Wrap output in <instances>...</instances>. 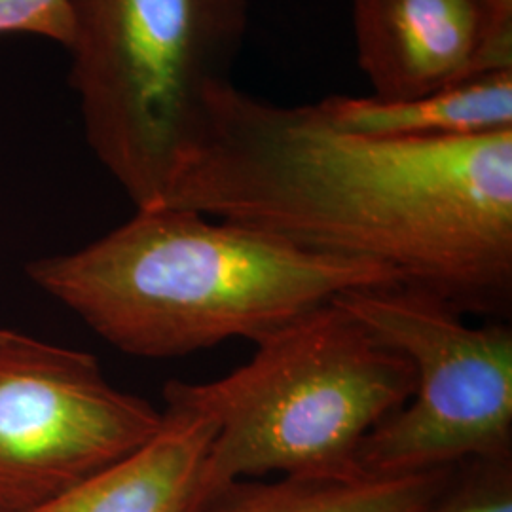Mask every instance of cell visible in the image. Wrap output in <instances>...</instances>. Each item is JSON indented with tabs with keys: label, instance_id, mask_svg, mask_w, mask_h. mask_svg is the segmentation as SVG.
I'll list each match as a JSON object with an SVG mask.
<instances>
[{
	"label": "cell",
	"instance_id": "obj_11",
	"mask_svg": "<svg viewBox=\"0 0 512 512\" xmlns=\"http://www.w3.org/2000/svg\"><path fill=\"white\" fill-rule=\"evenodd\" d=\"M421 512H512V458L461 463L448 488Z\"/></svg>",
	"mask_w": 512,
	"mask_h": 512
},
{
	"label": "cell",
	"instance_id": "obj_4",
	"mask_svg": "<svg viewBox=\"0 0 512 512\" xmlns=\"http://www.w3.org/2000/svg\"><path fill=\"white\" fill-rule=\"evenodd\" d=\"M69 82L86 141L135 211L162 207L232 80L249 0H71Z\"/></svg>",
	"mask_w": 512,
	"mask_h": 512
},
{
	"label": "cell",
	"instance_id": "obj_3",
	"mask_svg": "<svg viewBox=\"0 0 512 512\" xmlns=\"http://www.w3.org/2000/svg\"><path fill=\"white\" fill-rule=\"evenodd\" d=\"M232 374L190 384L211 414L205 505L241 480L355 478L366 435L403 408L416 372L336 300L255 342Z\"/></svg>",
	"mask_w": 512,
	"mask_h": 512
},
{
	"label": "cell",
	"instance_id": "obj_7",
	"mask_svg": "<svg viewBox=\"0 0 512 512\" xmlns=\"http://www.w3.org/2000/svg\"><path fill=\"white\" fill-rule=\"evenodd\" d=\"M357 65L385 101L512 69V10L497 0H353Z\"/></svg>",
	"mask_w": 512,
	"mask_h": 512
},
{
	"label": "cell",
	"instance_id": "obj_10",
	"mask_svg": "<svg viewBox=\"0 0 512 512\" xmlns=\"http://www.w3.org/2000/svg\"><path fill=\"white\" fill-rule=\"evenodd\" d=\"M458 467L397 476L241 480L202 512H421L448 488Z\"/></svg>",
	"mask_w": 512,
	"mask_h": 512
},
{
	"label": "cell",
	"instance_id": "obj_9",
	"mask_svg": "<svg viewBox=\"0 0 512 512\" xmlns=\"http://www.w3.org/2000/svg\"><path fill=\"white\" fill-rule=\"evenodd\" d=\"M338 128L378 137H476L512 129V69L406 101L332 95L317 103Z\"/></svg>",
	"mask_w": 512,
	"mask_h": 512
},
{
	"label": "cell",
	"instance_id": "obj_6",
	"mask_svg": "<svg viewBox=\"0 0 512 512\" xmlns=\"http://www.w3.org/2000/svg\"><path fill=\"white\" fill-rule=\"evenodd\" d=\"M162 410L97 357L0 327V509L31 512L143 446Z\"/></svg>",
	"mask_w": 512,
	"mask_h": 512
},
{
	"label": "cell",
	"instance_id": "obj_2",
	"mask_svg": "<svg viewBox=\"0 0 512 512\" xmlns=\"http://www.w3.org/2000/svg\"><path fill=\"white\" fill-rule=\"evenodd\" d=\"M25 272L107 344L143 359L258 342L340 294L401 285L385 266L315 255L173 207L139 209L107 236L35 258Z\"/></svg>",
	"mask_w": 512,
	"mask_h": 512
},
{
	"label": "cell",
	"instance_id": "obj_12",
	"mask_svg": "<svg viewBox=\"0 0 512 512\" xmlns=\"http://www.w3.org/2000/svg\"><path fill=\"white\" fill-rule=\"evenodd\" d=\"M35 35L69 48L71 0H0V35Z\"/></svg>",
	"mask_w": 512,
	"mask_h": 512
},
{
	"label": "cell",
	"instance_id": "obj_14",
	"mask_svg": "<svg viewBox=\"0 0 512 512\" xmlns=\"http://www.w3.org/2000/svg\"><path fill=\"white\" fill-rule=\"evenodd\" d=\"M0 512H8V511H4V509H0Z\"/></svg>",
	"mask_w": 512,
	"mask_h": 512
},
{
	"label": "cell",
	"instance_id": "obj_1",
	"mask_svg": "<svg viewBox=\"0 0 512 512\" xmlns=\"http://www.w3.org/2000/svg\"><path fill=\"white\" fill-rule=\"evenodd\" d=\"M162 207L385 266L463 315L511 317L512 129L363 135L317 103L279 105L228 80Z\"/></svg>",
	"mask_w": 512,
	"mask_h": 512
},
{
	"label": "cell",
	"instance_id": "obj_8",
	"mask_svg": "<svg viewBox=\"0 0 512 512\" xmlns=\"http://www.w3.org/2000/svg\"><path fill=\"white\" fill-rule=\"evenodd\" d=\"M215 433L190 384L171 380L152 439L31 512H202Z\"/></svg>",
	"mask_w": 512,
	"mask_h": 512
},
{
	"label": "cell",
	"instance_id": "obj_5",
	"mask_svg": "<svg viewBox=\"0 0 512 512\" xmlns=\"http://www.w3.org/2000/svg\"><path fill=\"white\" fill-rule=\"evenodd\" d=\"M340 306L416 372L410 401L361 442V476H397L512 458V329L467 323L439 296L393 285L340 294Z\"/></svg>",
	"mask_w": 512,
	"mask_h": 512
},
{
	"label": "cell",
	"instance_id": "obj_13",
	"mask_svg": "<svg viewBox=\"0 0 512 512\" xmlns=\"http://www.w3.org/2000/svg\"><path fill=\"white\" fill-rule=\"evenodd\" d=\"M501 6H505V8H509V10H512V0H497Z\"/></svg>",
	"mask_w": 512,
	"mask_h": 512
}]
</instances>
